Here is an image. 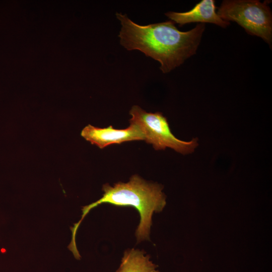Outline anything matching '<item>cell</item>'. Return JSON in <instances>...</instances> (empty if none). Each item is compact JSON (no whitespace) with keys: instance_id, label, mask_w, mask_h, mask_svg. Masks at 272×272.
Instances as JSON below:
<instances>
[{"instance_id":"obj_1","label":"cell","mask_w":272,"mask_h":272,"mask_svg":"<svg viewBox=\"0 0 272 272\" xmlns=\"http://www.w3.org/2000/svg\"><path fill=\"white\" fill-rule=\"evenodd\" d=\"M116 16L122 26L118 35L121 45L158 60L163 73L170 72L196 53L206 28L204 23H199L182 32L171 20L141 26L126 15L117 13Z\"/></svg>"},{"instance_id":"obj_2","label":"cell","mask_w":272,"mask_h":272,"mask_svg":"<svg viewBox=\"0 0 272 272\" xmlns=\"http://www.w3.org/2000/svg\"><path fill=\"white\" fill-rule=\"evenodd\" d=\"M163 187L157 183L149 182L138 175L132 176L126 183L119 182L111 186L103 185L102 197L96 201L83 207L80 221L71 227V244H76V235L79 226L90 211L98 206L108 203L116 206H131L140 214V223L135 231L138 242L149 239L152 218L154 212H161L166 205Z\"/></svg>"},{"instance_id":"obj_3","label":"cell","mask_w":272,"mask_h":272,"mask_svg":"<svg viewBox=\"0 0 272 272\" xmlns=\"http://www.w3.org/2000/svg\"><path fill=\"white\" fill-rule=\"evenodd\" d=\"M269 1L224 0L217 14L224 21H234L250 35L261 38L271 46L272 14Z\"/></svg>"},{"instance_id":"obj_4","label":"cell","mask_w":272,"mask_h":272,"mask_svg":"<svg viewBox=\"0 0 272 272\" xmlns=\"http://www.w3.org/2000/svg\"><path fill=\"white\" fill-rule=\"evenodd\" d=\"M130 124L135 125L141 131L144 140L152 145L156 150L171 148L176 152L188 154L198 146V140L184 141L176 138L171 132L167 120L160 112H147L138 105L129 111Z\"/></svg>"},{"instance_id":"obj_5","label":"cell","mask_w":272,"mask_h":272,"mask_svg":"<svg viewBox=\"0 0 272 272\" xmlns=\"http://www.w3.org/2000/svg\"><path fill=\"white\" fill-rule=\"evenodd\" d=\"M81 135L92 144L100 149L113 144L144 140V137L140 129L134 124L125 129H115L110 125L107 127L100 128L89 124L81 131Z\"/></svg>"},{"instance_id":"obj_6","label":"cell","mask_w":272,"mask_h":272,"mask_svg":"<svg viewBox=\"0 0 272 272\" xmlns=\"http://www.w3.org/2000/svg\"><path fill=\"white\" fill-rule=\"evenodd\" d=\"M214 0H202L190 10L183 13L169 12L165 14L171 21L182 26L194 22L209 23L226 28L230 23L221 19L216 12Z\"/></svg>"},{"instance_id":"obj_7","label":"cell","mask_w":272,"mask_h":272,"mask_svg":"<svg viewBox=\"0 0 272 272\" xmlns=\"http://www.w3.org/2000/svg\"><path fill=\"white\" fill-rule=\"evenodd\" d=\"M150 259V256L143 250L127 249L116 272H159L156 269L157 265Z\"/></svg>"}]
</instances>
